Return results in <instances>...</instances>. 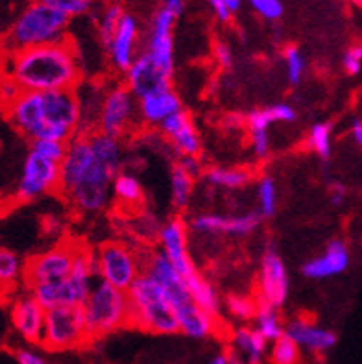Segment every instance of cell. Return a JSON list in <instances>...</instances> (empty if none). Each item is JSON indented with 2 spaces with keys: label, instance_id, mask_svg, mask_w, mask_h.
<instances>
[{
  "label": "cell",
  "instance_id": "cell-30",
  "mask_svg": "<svg viewBox=\"0 0 362 364\" xmlns=\"http://www.w3.org/2000/svg\"><path fill=\"white\" fill-rule=\"evenodd\" d=\"M203 180L207 185L216 187V189H225V191H239L244 189L250 181L253 180V172L250 168H224V166H215V168H207L203 174Z\"/></svg>",
  "mask_w": 362,
  "mask_h": 364
},
{
  "label": "cell",
  "instance_id": "cell-5",
  "mask_svg": "<svg viewBox=\"0 0 362 364\" xmlns=\"http://www.w3.org/2000/svg\"><path fill=\"white\" fill-rule=\"evenodd\" d=\"M129 326L154 335L179 333L178 316L169 294L148 274H141L129 287Z\"/></svg>",
  "mask_w": 362,
  "mask_h": 364
},
{
  "label": "cell",
  "instance_id": "cell-4",
  "mask_svg": "<svg viewBox=\"0 0 362 364\" xmlns=\"http://www.w3.org/2000/svg\"><path fill=\"white\" fill-rule=\"evenodd\" d=\"M69 24L70 17L41 0H33L32 4H28L21 11L6 32L4 54L69 41Z\"/></svg>",
  "mask_w": 362,
  "mask_h": 364
},
{
  "label": "cell",
  "instance_id": "cell-18",
  "mask_svg": "<svg viewBox=\"0 0 362 364\" xmlns=\"http://www.w3.org/2000/svg\"><path fill=\"white\" fill-rule=\"evenodd\" d=\"M139 46V21L132 14H124L122 21L119 24V30L111 39L110 46L106 48L110 63L113 70L120 74H126L129 70L141 52Z\"/></svg>",
  "mask_w": 362,
  "mask_h": 364
},
{
  "label": "cell",
  "instance_id": "cell-29",
  "mask_svg": "<svg viewBox=\"0 0 362 364\" xmlns=\"http://www.w3.org/2000/svg\"><path fill=\"white\" fill-rule=\"evenodd\" d=\"M185 282H187L188 292H191V296H193V300L196 301L198 307H202L206 313L213 314L215 318H220L222 300L215 287H213V283L207 282L200 272H194Z\"/></svg>",
  "mask_w": 362,
  "mask_h": 364
},
{
  "label": "cell",
  "instance_id": "cell-49",
  "mask_svg": "<svg viewBox=\"0 0 362 364\" xmlns=\"http://www.w3.org/2000/svg\"><path fill=\"white\" fill-rule=\"evenodd\" d=\"M207 4H209V8L213 9V14H215V17L220 21V23H228L231 18V9L225 6L224 0H207Z\"/></svg>",
  "mask_w": 362,
  "mask_h": 364
},
{
  "label": "cell",
  "instance_id": "cell-39",
  "mask_svg": "<svg viewBox=\"0 0 362 364\" xmlns=\"http://www.w3.org/2000/svg\"><path fill=\"white\" fill-rule=\"evenodd\" d=\"M284 65H287V78L290 85H299L305 74V58L298 46H287L283 50Z\"/></svg>",
  "mask_w": 362,
  "mask_h": 364
},
{
  "label": "cell",
  "instance_id": "cell-20",
  "mask_svg": "<svg viewBox=\"0 0 362 364\" xmlns=\"http://www.w3.org/2000/svg\"><path fill=\"white\" fill-rule=\"evenodd\" d=\"M124 83L135 95V98L141 100L151 92L172 87V78L157 69L154 61L148 58L147 52H141L135 63L129 67L128 73L124 74Z\"/></svg>",
  "mask_w": 362,
  "mask_h": 364
},
{
  "label": "cell",
  "instance_id": "cell-37",
  "mask_svg": "<svg viewBox=\"0 0 362 364\" xmlns=\"http://www.w3.org/2000/svg\"><path fill=\"white\" fill-rule=\"evenodd\" d=\"M299 360H302V348L287 333H284L283 337L277 338V341L272 342V364H299Z\"/></svg>",
  "mask_w": 362,
  "mask_h": 364
},
{
  "label": "cell",
  "instance_id": "cell-41",
  "mask_svg": "<svg viewBox=\"0 0 362 364\" xmlns=\"http://www.w3.org/2000/svg\"><path fill=\"white\" fill-rule=\"evenodd\" d=\"M250 6L257 15L266 21H277L283 17V2L281 0H250Z\"/></svg>",
  "mask_w": 362,
  "mask_h": 364
},
{
  "label": "cell",
  "instance_id": "cell-21",
  "mask_svg": "<svg viewBox=\"0 0 362 364\" xmlns=\"http://www.w3.org/2000/svg\"><path fill=\"white\" fill-rule=\"evenodd\" d=\"M349 267V248L344 240L333 239L327 242L326 250L316 257L309 259L302 267V274L309 279H329L340 276Z\"/></svg>",
  "mask_w": 362,
  "mask_h": 364
},
{
  "label": "cell",
  "instance_id": "cell-16",
  "mask_svg": "<svg viewBox=\"0 0 362 364\" xmlns=\"http://www.w3.org/2000/svg\"><path fill=\"white\" fill-rule=\"evenodd\" d=\"M157 245L185 279L198 272L188 252V226L181 218L172 217L165 224H161L157 231Z\"/></svg>",
  "mask_w": 362,
  "mask_h": 364
},
{
  "label": "cell",
  "instance_id": "cell-25",
  "mask_svg": "<svg viewBox=\"0 0 362 364\" xmlns=\"http://www.w3.org/2000/svg\"><path fill=\"white\" fill-rule=\"evenodd\" d=\"M183 109L178 92L172 87L163 89V91L151 92L148 97L139 100V113H141V122L148 126L159 128L169 117Z\"/></svg>",
  "mask_w": 362,
  "mask_h": 364
},
{
  "label": "cell",
  "instance_id": "cell-33",
  "mask_svg": "<svg viewBox=\"0 0 362 364\" xmlns=\"http://www.w3.org/2000/svg\"><path fill=\"white\" fill-rule=\"evenodd\" d=\"M23 259L9 248L0 250V283L2 289H14L17 283L23 285L24 276Z\"/></svg>",
  "mask_w": 362,
  "mask_h": 364
},
{
  "label": "cell",
  "instance_id": "cell-47",
  "mask_svg": "<svg viewBox=\"0 0 362 364\" xmlns=\"http://www.w3.org/2000/svg\"><path fill=\"white\" fill-rule=\"evenodd\" d=\"M346 194H348V189H346L344 183H331V189H329V202L333 208H340V205H344L346 202Z\"/></svg>",
  "mask_w": 362,
  "mask_h": 364
},
{
  "label": "cell",
  "instance_id": "cell-14",
  "mask_svg": "<svg viewBox=\"0 0 362 364\" xmlns=\"http://www.w3.org/2000/svg\"><path fill=\"white\" fill-rule=\"evenodd\" d=\"M9 322L17 335H21V338H24L28 344L41 346L43 335H45L46 309L33 296V292L24 289L23 292L15 294L14 300L9 301Z\"/></svg>",
  "mask_w": 362,
  "mask_h": 364
},
{
  "label": "cell",
  "instance_id": "cell-42",
  "mask_svg": "<svg viewBox=\"0 0 362 364\" xmlns=\"http://www.w3.org/2000/svg\"><path fill=\"white\" fill-rule=\"evenodd\" d=\"M342 67L346 74L357 76L362 70V45H351L342 55Z\"/></svg>",
  "mask_w": 362,
  "mask_h": 364
},
{
  "label": "cell",
  "instance_id": "cell-24",
  "mask_svg": "<svg viewBox=\"0 0 362 364\" xmlns=\"http://www.w3.org/2000/svg\"><path fill=\"white\" fill-rule=\"evenodd\" d=\"M176 316H178L179 333H183L188 338H196V341L213 337L220 328V318H215L213 314L206 313L202 307H198L194 300L178 307Z\"/></svg>",
  "mask_w": 362,
  "mask_h": 364
},
{
  "label": "cell",
  "instance_id": "cell-26",
  "mask_svg": "<svg viewBox=\"0 0 362 364\" xmlns=\"http://www.w3.org/2000/svg\"><path fill=\"white\" fill-rule=\"evenodd\" d=\"M231 346L240 357L247 360V364H261L268 341L255 328L240 326L231 333Z\"/></svg>",
  "mask_w": 362,
  "mask_h": 364
},
{
  "label": "cell",
  "instance_id": "cell-34",
  "mask_svg": "<svg viewBox=\"0 0 362 364\" xmlns=\"http://www.w3.org/2000/svg\"><path fill=\"white\" fill-rule=\"evenodd\" d=\"M124 14H126V11H124V8L119 2H110L106 8L102 9V14L98 15V39H100L104 48L110 46L111 39H113V36H115L117 30H119V24L120 21H122Z\"/></svg>",
  "mask_w": 362,
  "mask_h": 364
},
{
  "label": "cell",
  "instance_id": "cell-3",
  "mask_svg": "<svg viewBox=\"0 0 362 364\" xmlns=\"http://www.w3.org/2000/svg\"><path fill=\"white\" fill-rule=\"evenodd\" d=\"M2 76L17 82L23 91H67L78 87L82 69L76 48L65 41L4 54Z\"/></svg>",
  "mask_w": 362,
  "mask_h": 364
},
{
  "label": "cell",
  "instance_id": "cell-56",
  "mask_svg": "<svg viewBox=\"0 0 362 364\" xmlns=\"http://www.w3.org/2000/svg\"><path fill=\"white\" fill-rule=\"evenodd\" d=\"M355 4H358V6H362V0H353Z\"/></svg>",
  "mask_w": 362,
  "mask_h": 364
},
{
  "label": "cell",
  "instance_id": "cell-46",
  "mask_svg": "<svg viewBox=\"0 0 362 364\" xmlns=\"http://www.w3.org/2000/svg\"><path fill=\"white\" fill-rule=\"evenodd\" d=\"M176 165L181 166V168H183V171L187 172L188 176H193L194 180H198L200 176L206 174V172H203L202 163H200V159H198V156H181V157H178Z\"/></svg>",
  "mask_w": 362,
  "mask_h": 364
},
{
  "label": "cell",
  "instance_id": "cell-57",
  "mask_svg": "<svg viewBox=\"0 0 362 364\" xmlns=\"http://www.w3.org/2000/svg\"><path fill=\"white\" fill-rule=\"evenodd\" d=\"M111 2H117V0H111Z\"/></svg>",
  "mask_w": 362,
  "mask_h": 364
},
{
  "label": "cell",
  "instance_id": "cell-40",
  "mask_svg": "<svg viewBox=\"0 0 362 364\" xmlns=\"http://www.w3.org/2000/svg\"><path fill=\"white\" fill-rule=\"evenodd\" d=\"M45 4L52 6L58 11L65 14L67 17H82V15L89 14L95 6H97L98 0H41Z\"/></svg>",
  "mask_w": 362,
  "mask_h": 364
},
{
  "label": "cell",
  "instance_id": "cell-28",
  "mask_svg": "<svg viewBox=\"0 0 362 364\" xmlns=\"http://www.w3.org/2000/svg\"><path fill=\"white\" fill-rule=\"evenodd\" d=\"M298 117L296 109L290 104H274V106L262 107V109H253L246 117V128L250 132H261V129L270 128L275 122H284L290 124Z\"/></svg>",
  "mask_w": 362,
  "mask_h": 364
},
{
  "label": "cell",
  "instance_id": "cell-13",
  "mask_svg": "<svg viewBox=\"0 0 362 364\" xmlns=\"http://www.w3.org/2000/svg\"><path fill=\"white\" fill-rule=\"evenodd\" d=\"M178 15L172 14L169 8H159L150 21L147 36L144 52L148 54L154 65L163 74L170 76L174 74V23Z\"/></svg>",
  "mask_w": 362,
  "mask_h": 364
},
{
  "label": "cell",
  "instance_id": "cell-54",
  "mask_svg": "<svg viewBox=\"0 0 362 364\" xmlns=\"http://www.w3.org/2000/svg\"><path fill=\"white\" fill-rule=\"evenodd\" d=\"M211 364H230V357H228V351L220 353V355H216L215 359L211 360Z\"/></svg>",
  "mask_w": 362,
  "mask_h": 364
},
{
  "label": "cell",
  "instance_id": "cell-27",
  "mask_svg": "<svg viewBox=\"0 0 362 364\" xmlns=\"http://www.w3.org/2000/svg\"><path fill=\"white\" fill-rule=\"evenodd\" d=\"M113 198L126 211H135L144 202V191L137 176L120 171L113 181Z\"/></svg>",
  "mask_w": 362,
  "mask_h": 364
},
{
  "label": "cell",
  "instance_id": "cell-50",
  "mask_svg": "<svg viewBox=\"0 0 362 364\" xmlns=\"http://www.w3.org/2000/svg\"><path fill=\"white\" fill-rule=\"evenodd\" d=\"M349 134H351V139H353L355 146H357L362 154V120L361 119H355L353 122H351Z\"/></svg>",
  "mask_w": 362,
  "mask_h": 364
},
{
  "label": "cell",
  "instance_id": "cell-2",
  "mask_svg": "<svg viewBox=\"0 0 362 364\" xmlns=\"http://www.w3.org/2000/svg\"><path fill=\"white\" fill-rule=\"evenodd\" d=\"M117 172L95 154L89 134H78L69 141L61 163L60 194L80 215H97L113 200Z\"/></svg>",
  "mask_w": 362,
  "mask_h": 364
},
{
  "label": "cell",
  "instance_id": "cell-23",
  "mask_svg": "<svg viewBox=\"0 0 362 364\" xmlns=\"http://www.w3.org/2000/svg\"><path fill=\"white\" fill-rule=\"evenodd\" d=\"M284 333L298 342L299 348L311 351V353H318V355L333 350L336 346V342H339L335 331L320 328L318 323H314L309 318H303V316H298V318H292L290 322H287Z\"/></svg>",
  "mask_w": 362,
  "mask_h": 364
},
{
  "label": "cell",
  "instance_id": "cell-52",
  "mask_svg": "<svg viewBox=\"0 0 362 364\" xmlns=\"http://www.w3.org/2000/svg\"><path fill=\"white\" fill-rule=\"evenodd\" d=\"M165 8H169L172 14L179 15L183 14V8H185V0H165Z\"/></svg>",
  "mask_w": 362,
  "mask_h": 364
},
{
  "label": "cell",
  "instance_id": "cell-19",
  "mask_svg": "<svg viewBox=\"0 0 362 364\" xmlns=\"http://www.w3.org/2000/svg\"><path fill=\"white\" fill-rule=\"evenodd\" d=\"M159 132L169 141L178 157L200 156L202 152V139L194 128V122L187 111H178L159 126Z\"/></svg>",
  "mask_w": 362,
  "mask_h": 364
},
{
  "label": "cell",
  "instance_id": "cell-12",
  "mask_svg": "<svg viewBox=\"0 0 362 364\" xmlns=\"http://www.w3.org/2000/svg\"><path fill=\"white\" fill-rule=\"evenodd\" d=\"M141 120L139 100L126 83H113L107 87L106 100L102 107L98 132L115 139H124L132 134Z\"/></svg>",
  "mask_w": 362,
  "mask_h": 364
},
{
  "label": "cell",
  "instance_id": "cell-35",
  "mask_svg": "<svg viewBox=\"0 0 362 364\" xmlns=\"http://www.w3.org/2000/svg\"><path fill=\"white\" fill-rule=\"evenodd\" d=\"M307 146L321 159H329L333 152V126L329 122H318L307 135Z\"/></svg>",
  "mask_w": 362,
  "mask_h": 364
},
{
  "label": "cell",
  "instance_id": "cell-11",
  "mask_svg": "<svg viewBox=\"0 0 362 364\" xmlns=\"http://www.w3.org/2000/svg\"><path fill=\"white\" fill-rule=\"evenodd\" d=\"M76 248L78 242H63L28 259L23 276L24 289L32 291L39 285L63 282L65 277H69L74 268Z\"/></svg>",
  "mask_w": 362,
  "mask_h": 364
},
{
  "label": "cell",
  "instance_id": "cell-1",
  "mask_svg": "<svg viewBox=\"0 0 362 364\" xmlns=\"http://www.w3.org/2000/svg\"><path fill=\"white\" fill-rule=\"evenodd\" d=\"M8 124L26 141H63L80 134V102L74 89L67 91H23L4 106Z\"/></svg>",
  "mask_w": 362,
  "mask_h": 364
},
{
  "label": "cell",
  "instance_id": "cell-38",
  "mask_svg": "<svg viewBox=\"0 0 362 364\" xmlns=\"http://www.w3.org/2000/svg\"><path fill=\"white\" fill-rule=\"evenodd\" d=\"M257 202H259V215L262 218H272L277 209V189L275 181L268 176H262L257 181Z\"/></svg>",
  "mask_w": 362,
  "mask_h": 364
},
{
  "label": "cell",
  "instance_id": "cell-10",
  "mask_svg": "<svg viewBox=\"0 0 362 364\" xmlns=\"http://www.w3.org/2000/svg\"><path fill=\"white\" fill-rule=\"evenodd\" d=\"M89 333L82 307L46 309L45 335L41 346L48 351H67L87 344Z\"/></svg>",
  "mask_w": 362,
  "mask_h": 364
},
{
  "label": "cell",
  "instance_id": "cell-36",
  "mask_svg": "<svg viewBox=\"0 0 362 364\" xmlns=\"http://www.w3.org/2000/svg\"><path fill=\"white\" fill-rule=\"evenodd\" d=\"M224 305L231 318L237 320V322H250V320L255 318L259 300L246 294H230L225 298Z\"/></svg>",
  "mask_w": 362,
  "mask_h": 364
},
{
  "label": "cell",
  "instance_id": "cell-32",
  "mask_svg": "<svg viewBox=\"0 0 362 364\" xmlns=\"http://www.w3.org/2000/svg\"><path fill=\"white\" fill-rule=\"evenodd\" d=\"M194 178L188 176L187 172L179 165L172 166L170 171V196H172V205L176 211H185L191 202L194 189Z\"/></svg>",
  "mask_w": 362,
  "mask_h": 364
},
{
  "label": "cell",
  "instance_id": "cell-51",
  "mask_svg": "<svg viewBox=\"0 0 362 364\" xmlns=\"http://www.w3.org/2000/svg\"><path fill=\"white\" fill-rule=\"evenodd\" d=\"M224 126L228 129H240L243 126H246V119H243L240 115H228L224 119Z\"/></svg>",
  "mask_w": 362,
  "mask_h": 364
},
{
  "label": "cell",
  "instance_id": "cell-9",
  "mask_svg": "<svg viewBox=\"0 0 362 364\" xmlns=\"http://www.w3.org/2000/svg\"><path fill=\"white\" fill-rule=\"evenodd\" d=\"M97 252L98 279L117 287L120 291H129V287L144 274L142 259L137 252L120 240H107Z\"/></svg>",
  "mask_w": 362,
  "mask_h": 364
},
{
  "label": "cell",
  "instance_id": "cell-15",
  "mask_svg": "<svg viewBox=\"0 0 362 364\" xmlns=\"http://www.w3.org/2000/svg\"><path fill=\"white\" fill-rule=\"evenodd\" d=\"M290 277L287 272L281 255L274 248H268L262 254L259 279H257V300L266 301L281 309L289 298Z\"/></svg>",
  "mask_w": 362,
  "mask_h": 364
},
{
  "label": "cell",
  "instance_id": "cell-7",
  "mask_svg": "<svg viewBox=\"0 0 362 364\" xmlns=\"http://www.w3.org/2000/svg\"><path fill=\"white\" fill-rule=\"evenodd\" d=\"M89 341H98L129 326L128 292L98 279L82 305Z\"/></svg>",
  "mask_w": 362,
  "mask_h": 364
},
{
  "label": "cell",
  "instance_id": "cell-53",
  "mask_svg": "<svg viewBox=\"0 0 362 364\" xmlns=\"http://www.w3.org/2000/svg\"><path fill=\"white\" fill-rule=\"evenodd\" d=\"M228 357H230V364H247V360L244 359V357H240L237 351L231 348V350H228Z\"/></svg>",
  "mask_w": 362,
  "mask_h": 364
},
{
  "label": "cell",
  "instance_id": "cell-44",
  "mask_svg": "<svg viewBox=\"0 0 362 364\" xmlns=\"http://www.w3.org/2000/svg\"><path fill=\"white\" fill-rule=\"evenodd\" d=\"M0 95H2V106H8L14 100H17L21 95H23V89L18 87V83L14 82L8 76H2V82H0Z\"/></svg>",
  "mask_w": 362,
  "mask_h": 364
},
{
  "label": "cell",
  "instance_id": "cell-55",
  "mask_svg": "<svg viewBox=\"0 0 362 364\" xmlns=\"http://www.w3.org/2000/svg\"><path fill=\"white\" fill-rule=\"evenodd\" d=\"M225 6L231 9V14H235V11H239L240 9V0H224Z\"/></svg>",
  "mask_w": 362,
  "mask_h": 364
},
{
  "label": "cell",
  "instance_id": "cell-45",
  "mask_svg": "<svg viewBox=\"0 0 362 364\" xmlns=\"http://www.w3.org/2000/svg\"><path fill=\"white\" fill-rule=\"evenodd\" d=\"M213 54H215L216 63L220 65L222 69H231L233 67V52H231L228 43L216 41L215 46H213Z\"/></svg>",
  "mask_w": 362,
  "mask_h": 364
},
{
  "label": "cell",
  "instance_id": "cell-8",
  "mask_svg": "<svg viewBox=\"0 0 362 364\" xmlns=\"http://www.w3.org/2000/svg\"><path fill=\"white\" fill-rule=\"evenodd\" d=\"M60 183L61 163L30 146L15 185L14 198L18 203L36 202L52 193H60Z\"/></svg>",
  "mask_w": 362,
  "mask_h": 364
},
{
  "label": "cell",
  "instance_id": "cell-43",
  "mask_svg": "<svg viewBox=\"0 0 362 364\" xmlns=\"http://www.w3.org/2000/svg\"><path fill=\"white\" fill-rule=\"evenodd\" d=\"M250 141H252L253 154H255L259 159H266L270 156V135L266 129L261 132H250Z\"/></svg>",
  "mask_w": 362,
  "mask_h": 364
},
{
  "label": "cell",
  "instance_id": "cell-31",
  "mask_svg": "<svg viewBox=\"0 0 362 364\" xmlns=\"http://www.w3.org/2000/svg\"><path fill=\"white\" fill-rule=\"evenodd\" d=\"M253 328L261 333L262 337L268 342L277 341L284 335V323L281 320V314L277 307L266 304V301L259 300V307H257V314L253 318Z\"/></svg>",
  "mask_w": 362,
  "mask_h": 364
},
{
  "label": "cell",
  "instance_id": "cell-22",
  "mask_svg": "<svg viewBox=\"0 0 362 364\" xmlns=\"http://www.w3.org/2000/svg\"><path fill=\"white\" fill-rule=\"evenodd\" d=\"M107 87L110 85L98 82V80H82L78 87L74 89L80 102V134L98 132Z\"/></svg>",
  "mask_w": 362,
  "mask_h": 364
},
{
  "label": "cell",
  "instance_id": "cell-48",
  "mask_svg": "<svg viewBox=\"0 0 362 364\" xmlns=\"http://www.w3.org/2000/svg\"><path fill=\"white\" fill-rule=\"evenodd\" d=\"M14 355L17 364H46V360L33 350H17Z\"/></svg>",
  "mask_w": 362,
  "mask_h": 364
},
{
  "label": "cell",
  "instance_id": "cell-17",
  "mask_svg": "<svg viewBox=\"0 0 362 364\" xmlns=\"http://www.w3.org/2000/svg\"><path fill=\"white\" fill-rule=\"evenodd\" d=\"M262 217L259 213H246L239 217H224L216 213H203L191 220L188 228L198 235H230L247 237L261 224Z\"/></svg>",
  "mask_w": 362,
  "mask_h": 364
},
{
  "label": "cell",
  "instance_id": "cell-6",
  "mask_svg": "<svg viewBox=\"0 0 362 364\" xmlns=\"http://www.w3.org/2000/svg\"><path fill=\"white\" fill-rule=\"evenodd\" d=\"M98 282L97 252L89 246L78 242L74 268L69 277L63 282L48 283L32 289L37 300L45 305V309L54 307H82L91 294L92 287Z\"/></svg>",
  "mask_w": 362,
  "mask_h": 364
}]
</instances>
